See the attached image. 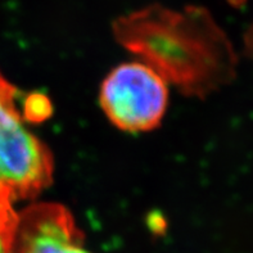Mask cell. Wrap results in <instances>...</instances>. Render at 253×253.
Listing matches in <instances>:
<instances>
[{
    "label": "cell",
    "mask_w": 253,
    "mask_h": 253,
    "mask_svg": "<svg viewBox=\"0 0 253 253\" xmlns=\"http://www.w3.org/2000/svg\"><path fill=\"white\" fill-rule=\"evenodd\" d=\"M115 31L126 49L185 96L203 99L237 77L233 45L199 10H145L119 21Z\"/></svg>",
    "instance_id": "6da1fadb"
},
{
    "label": "cell",
    "mask_w": 253,
    "mask_h": 253,
    "mask_svg": "<svg viewBox=\"0 0 253 253\" xmlns=\"http://www.w3.org/2000/svg\"><path fill=\"white\" fill-rule=\"evenodd\" d=\"M26 122L18 89L0 72V185L16 201L36 198L54 173L51 151Z\"/></svg>",
    "instance_id": "7a4b0ae2"
},
{
    "label": "cell",
    "mask_w": 253,
    "mask_h": 253,
    "mask_svg": "<svg viewBox=\"0 0 253 253\" xmlns=\"http://www.w3.org/2000/svg\"><path fill=\"white\" fill-rule=\"evenodd\" d=\"M99 102L107 119L120 130L149 131L164 120L169 84L143 62H127L103 80Z\"/></svg>",
    "instance_id": "3957f363"
},
{
    "label": "cell",
    "mask_w": 253,
    "mask_h": 253,
    "mask_svg": "<svg viewBox=\"0 0 253 253\" xmlns=\"http://www.w3.org/2000/svg\"><path fill=\"white\" fill-rule=\"evenodd\" d=\"M10 253H91L74 215L61 203L35 202L18 212Z\"/></svg>",
    "instance_id": "277c9868"
},
{
    "label": "cell",
    "mask_w": 253,
    "mask_h": 253,
    "mask_svg": "<svg viewBox=\"0 0 253 253\" xmlns=\"http://www.w3.org/2000/svg\"><path fill=\"white\" fill-rule=\"evenodd\" d=\"M14 202L16 199L9 190L0 185V253H10L18 216V212L13 207Z\"/></svg>",
    "instance_id": "5b68a950"
},
{
    "label": "cell",
    "mask_w": 253,
    "mask_h": 253,
    "mask_svg": "<svg viewBox=\"0 0 253 253\" xmlns=\"http://www.w3.org/2000/svg\"><path fill=\"white\" fill-rule=\"evenodd\" d=\"M22 111L26 121L42 122L51 115V104L42 94H31L22 100Z\"/></svg>",
    "instance_id": "8992f818"
},
{
    "label": "cell",
    "mask_w": 253,
    "mask_h": 253,
    "mask_svg": "<svg viewBox=\"0 0 253 253\" xmlns=\"http://www.w3.org/2000/svg\"><path fill=\"white\" fill-rule=\"evenodd\" d=\"M246 50H247V54L253 59V30L250 32L246 40Z\"/></svg>",
    "instance_id": "52a82bcc"
},
{
    "label": "cell",
    "mask_w": 253,
    "mask_h": 253,
    "mask_svg": "<svg viewBox=\"0 0 253 253\" xmlns=\"http://www.w3.org/2000/svg\"><path fill=\"white\" fill-rule=\"evenodd\" d=\"M235 3H239V0H235Z\"/></svg>",
    "instance_id": "ba28073f"
}]
</instances>
